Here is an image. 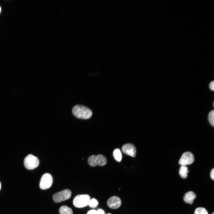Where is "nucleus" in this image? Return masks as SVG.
Listing matches in <instances>:
<instances>
[{
	"label": "nucleus",
	"instance_id": "16",
	"mask_svg": "<svg viewBox=\"0 0 214 214\" xmlns=\"http://www.w3.org/2000/svg\"><path fill=\"white\" fill-rule=\"evenodd\" d=\"M98 204L97 201L95 199L93 198L90 199L88 204V205L91 208L96 207Z\"/></svg>",
	"mask_w": 214,
	"mask_h": 214
},
{
	"label": "nucleus",
	"instance_id": "14",
	"mask_svg": "<svg viewBox=\"0 0 214 214\" xmlns=\"http://www.w3.org/2000/svg\"><path fill=\"white\" fill-rule=\"evenodd\" d=\"M208 120L210 125L213 126H214V111L213 110L211 111L209 113L208 116Z\"/></svg>",
	"mask_w": 214,
	"mask_h": 214
},
{
	"label": "nucleus",
	"instance_id": "6",
	"mask_svg": "<svg viewBox=\"0 0 214 214\" xmlns=\"http://www.w3.org/2000/svg\"><path fill=\"white\" fill-rule=\"evenodd\" d=\"M53 179L51 175L46 173L42 176L40 182V187L43 190H45L50 188L52 185Z\"/></svg>",
	"mask_w": 214,
	"mask_h": 214
},
{
	"label": "nucleus",
	"instance_id": "22",
	"mask_svg": "<svg viewBox=\"0 0 214 214\" xmlns=\"http://www.w3.org/2000/svg\"><path fill=\"white\" fill-rule=\"evenodd\" d=\"M1 7H0V12H1Z\"/></svg>",
	"mask_w": 214,
	"mask_h": 214
},
{
	"label": "nucleus",
	"instance_id": "21",
	"mask_svg": "<svg viewBox=\"0 0 214 214\" xmlns=\"http://www.w3.org/2000/svg\"><path fill=\"white\" fill-rule=\"evenodd\" d=\"M1 182H0V190L1 189Z\"/></svg>",
	"mask_w": 214,
	"mask_h": 214
},
{
	"label": "nucleus",
	"instance_id": "20",
	"mask_svg": "<svg viewBox=\"0 0 214 214\" xmlns=\"http://www.w3.org/2000/svg\"><path fill=\"white\" fill-rule=\"evenodd\" d=\"M97 212V214H105L104 211L102 209H99Z\"/></svg>",
	"mask_w": 214,
	"mask_h": 214
},
{
	"label": "nucleus",
	"instance_id": "15",
	"mask_svg": "<svg viewBox=\"0 0 214 214\" xmlns=\"http://www.w3.org/2000/svg\"><path fill=\"white\" fill-rule=\"evenodd\" d=\"M194 214H208L205 209L202 207H198L194 212Z\"/></svg>",
	"mask_w": 214,
	"mask_h": 214
},
{
	"label": "nucleus",
	"instance_id": "19",
	"mask_svg": "<svg viewBox=\"0 0 214 214\" xmlns=\"http://www.w3.org/2000/svg\"><path fill=\"white\" fill-rule=\"evenodd\" d=\"M210 176L211 178L213 180H214V169L213 168L211 171L210 173Z\"/></svg>",
	"mask_w": 214,
	"mask_h": 214
},
{
	"label": "nucleus",
	"instance_id": "7",
	"mask_svg": "<svg viewBox=\"0 0 214 214\" xmlns=\"http://www.w3.org/2000/svg\"><path fill=\"white\" fill-rule=\"evenodd\" d=\"M194 161L193 155L191 152H187L183 153L179 161L180 164L183 166L192 164Z\"/></svg>",
	"mask_w": 214,
	"mask_h": 214
},
{
	"label": "nucleus",
	"instance_id": "5",
	"mask_svg": "<svg viewBox=\"0 0 214 214\" xmlns=\"http://www.w3.org/2000/svg\"><path fill=\"white\" fill-rule=\"evenodd\" d=\"M71 191L66 189L55 193L53 198L54 201L58 203L69 199L71 197Z\"/></svg>",
	"mask_w": 214,
	"mask_h": 214
},
{
	"label": "nucleus",
	"instance_id": "2",
	"mask_svg": "<svg viewBox=\"0 0 214 214\" xmlns=\"http://www.w3.org/2000/svg\"><path fill=\"white\" fill-rule=\"evenodd\" d=\"M90 197L88 194H80L76 196L74 199L73 203L77 208H82L88 205Z\"/></svg>",
	"mask_w": 214,
	"mask_h": 214
},
{
	"label": "nucleus",
	"instance_id": "10",
	"mask_svg": "<svg viewBox=\"0 0 214 214\" xmlns=\"http://www.w3.org/2000/svg\"><path fill=\"white\" fill-rule=\"evenodd\" d=\"M196 197V196L195 193L192 191H190L185 194L183 197V200L187 203L192 204Z\"/></svg>",
	"mask_w": 214,
	"mask_h": 214
},
{
	"label": "nucleus",
	"instance_id": "3",
	"mask_svg": "<svg viewBox=\"0 0 214 214\" xmlns=\"http://www.w3.org/2000/svg\"><path fill=\"white\" fill-rule=\"evenodd\" d=\"M88 161L89 164L92 166H95L97 165L102 166L106 164L107 160L103 155L99 154L91 156L88 158Z\"/></svg>",
	"mask_w": 214,
	"mask_h": 214
},
{
	"label": "nucleus",
	"instance_id": "24",
	"mask_svg": "<svg viewBox=\"0 0 214 214\" xmlns=\"http://www.w3.org/2000/svg\"><path fill=\"white\" fill-rule=\"evenodd\" d=\"M110 214V213H108V214Z\"/></svg>",
	"mask_w": 214,
	"mask_h": 214
},
{
	"label": "nucleus",
	"instance_id": "17",
	"mask_svg": "<svg viewBox=\"0 0 214 214\" xmlns=\"http://www.w3.org/2000/svg\"><path fill=\"white\" fill-rule=\"evenodd\" d=\"M209 87L212 91L214 89V81H213L210 82L209 84Z\"/></svg>",
	"mask_w": 214,
	"mask_h": 214
},
{
	"label": "nucleus",
	"instance_id": "9",
	"mask_svg": "<svg viewBox=\"0 0 214 214\" xmlns=\"http://www.w3.org/2000/svg\"><path fill=\"white\" fill-rule=\"evenodd\" d=\"M122 150L125 154L135 157L136 155V150L135 147L131 144L124 145L122 147Z\"/></svg>",
	"mask_w": 214,
	"mask_h": 214
},
{
	"label": "nucleus",
	"instance_id": "1",
	"mask_svg": "<svg viewBox=\"0 0 214 214\" xmlns=\"http://www.w3.org/2000/svg\"><path fill=\"white\" fill-rule=\"evenodd\" d=\"M72 113L76 117L82 119L90 118L92 114V111L89 109L80 105H76L73 107Z\"/></svg>",
	"mask_w": 214,
	"mask_h": 214
},
{
	"label": "nucleus",
	"instance_id": "11",
	"mask_svg": "<svg viewBox=\"0 0 214 214\" xmlns=\"http://www.w3.org/2000/svg\"><path fill=\"white\" fill-rule=\"evenodd\" d=\"M189 171L188 168L186 166L182 165L179 170V174L181 177L183 179L186 178L187 176V174Z\"/></svg>",
	"mask_w": 214,
	"mask_h": 214
},
{
	"label": "nucleus",
	"instance_id": "13",
	"mask_svg": "<svg viewBox=\"0 0 214 214\" xmlns=\"http://www.w3.org/2000/svg\"><path fill=\"white\" fill-rule=\"evenodd\" d=\"M113 155L115 159L117 161H121L122 158V155L119 149H115L113 152Z\"/></svg>",
	"mask_w": 214,
	"mask_h": 214
},
{
	"label": "nucleus",
	"instance_id": "12",
	"mask_svg": "<svg viewBox=\"0 0 214 214\" xmlns=\"http://www.w3.org/2000/svg\"><path fill=\"white\" fill-rule=\"evenodd\" d=\"M59 211L60 214H73L71 208L65 205L60 207Z\"/></svg>",
	"mask_w": 214,
	"mask_h": 214
},
{
	"label": "nucleus",
	"instance_id": "18",
	"mask_svg": "<svg viewBox=\"0 0 214 214\" xmlns=\"http://www.w3.org/2000/svg\"><path fill=\"white\" fill-rule=\"evenodd\" d=\"M87 214H97V211L92 210L89 211Z\"/></svg>",
	"mask_w": 214,
	"mask_h": 214
},
{
	"label": "nucleus",
	"instance_id": "8",
	"mask_svg": "<svg viewBox=\"0 0 214 214\" xmlns=\"http://www.w3.org/2000/svg\"><path fill=\"white\" fill-rule=\"evenodd\" d=\"M107 204L109 207L113 209L119 208L121 204L120 199L117 196H113L109 198L107 202Z\"/></svg>",
	"mask_w": 214,
	"mask_h": 214
},
{
	"label": "nucleus",
	"instance_id": "23",
	"mask_svg": "<svg viewBox=\"0 0 214 214\" xmlns=\"http://www.w3.org/2000/svg\"><path fill=\"white\" fill-rule=\"evenodd\" d=\"M212 214H214V213L213 212Z\"/></svg>",
	"mask_w": 214,
	"mask_h": 214
},
{
	"label": "nucleus",
	"instance_id": "4",
	"mask_svg": "<svg viewBox=\"0 0 214 214\" xmlns=\"http://www.w3.org/2000/svg\"><path fill=\"white\" fill-rule=\"evenodd\" d=\"M39 163L38 158L32 154H29L26 156L24 160V164L27 169L29 170L33 169L37 167Z\"/></svg>",
	"mask_w": 214,
	"mask_h": 214
}]
</instances>
